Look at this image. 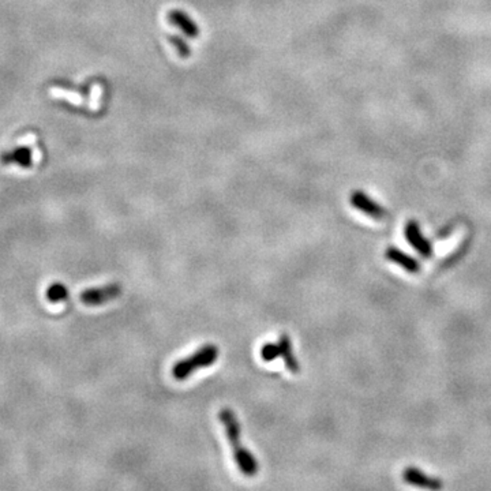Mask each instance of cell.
I'll use <instances>...</instances> for the list:
<instances>
[{
  "label": "cell",
  "instance_id": "6da1fadb",
  "mask_svg": "<svg viewBox=\"0 0 491 491\" xmlns=\"http://www.w3.org/2000/svg\"><path fill=\"white\" fill-rule=\"evenodd\" d=\"M219 418L224 426L225 436L232 446L234 460L246 476H255L258 474V463L251 452H248L242 443V427L235 415V412L230 408H224L220 411Z\"/></svg>",
  "mask_w": 491,
  "mask_h": 491
},
{
  "label": "cell",
  "instance_id": "7a4b0ae2",
  "mask_svg": "<svg viewBox=\"0 0 491 491\" xmlns=\"http://www.w3.org/2000/svg\"><path fill=\"white\" fill-rule=\"evenodd\" d=\"M220 355V349L214 344H206L201 346L196 353L189 358L180 359L172 367V377L178 381H185L192 377L196 370L212 366Z\"/></svg>",
  "mask_w": 491,
  "mask_h": 491
},
{
  "label": "cell",
  "instance_id": "3957f363",
  "mask_svg": "<svg viewBox=\"0 0 491 491\" xmlns=\"http://www.w3.org/2000/svg\"><path fill=\"white\" fill-rule=\"evenodd\" d=\"M349 202L356 210L364 213L366 216H369L377 221L385 220L389 214L388 210L382 205H380L378 202H376L373 198H370L366 193H363L360 190H356L351 194Z\"/></svg>",
  "mask_w": 491,
  "mask_h": 491
},
{
  "label": "cell",
  "instance_id": "277c9868",
  "mask_svg": "<svg viewBox=\"0 0 491 491\" xmlns=\"http://www.w3.org/2000/svg\"><path fill=\"white\" fill-rule=\"evenodd\" d=\"M404 234H405L408 243L412 246L422 257H425V258L433 257V246L430 243V241L422 234V230H420V225L418 221H415V220L408 221L405 225Z\"/></svg>",
  "mask_w": 491,
  "mask_h": 491
},
{
  "label": "cell",
  "instance_id": "5b68a950",
  "mask_svg": "<svg viewBox=\"0 0 491 491\" xmlns=\"http://www.w3.org/2000/svg\"><path fill=\"white\" fill-rule=\"evenodd\" d=\"M120 294H122V287L113 283L100 288H91L84 291L81 294V302L85 303L86 306H100L119 297Z\"/></svg>",
  "mask_w": 491,
  "mask_h": 491
},
{
  "label": "cell",
  "instance_id": "8992f818",
  "mask_svg": "<svg viewBox=\"0 0 491 491\" xmlns=\"http://www.w3.org/2000/svg\"><path fill=\"white\" fill-rule=\"evenodd\" d=\"M402 479L408 485H412V486H416V488H422V489L440 490L442 488L441 479L432 478V476L423 474L422 471H419V468H415V467L405 468L404 472H402Z\"/></svg>",
  "mask_w": 491,
  "mask_h": 491
},
{
  "label": "cell",
  "instance_id": "52a82bcc",
  "mask_svg": "<svg viewBox=\"0 0 491 491\" xmlns=\"http://www.w3.org/2000/svg\"><path fill=\"white\" fill-rule=\"evenodd\" d=\"M385 257L396 265H398L400 268H402L404 270H407L408 273H419L420 272V263L412 258L411 255H408L407 252L401 251L397 247H388Z\"/></svg>",
  "mask_w": 491,
  "mask_h": 491
},
{
  "label": "cell",
  "instance_id": "ba28073f",
  "mask_svg": "<svg viewBox=\"0 0 491 491\" xmlns=\"http://www.w3.org/2000/svg\"><path fill=\"white\" fill-rule=\"evenodd\" d=\"M168 21L192 39H196L199 36L198 25H196L194 21L182 10H171L168 12Z\"/></svg>",
  "mask_w": 491,
  "mask_h": 491
},
{
  "label": "cell",
  "instance_id": "9c48e42d",
  "mask_svg": "<svg viewBox=\"0 0 491 491\" xmlns=\"http://www.w3.org/2000/svg\"><path fill=\"white\" fill-rule=\"evenodd\" d=\"M279 346H280V356L283 358L287 369L293 373V374H297L300 371V366H299V362L295 356L294 351H293V344H291V339L288 335H281L280 339H279Z\"/></svg>",
  "mask_w": 491,
  "mask_h": 491
},
{
  "label": "cell",
  "instance_id": "30bf717a",
  "mask_svg": "<svg viewBox=\"0 0 491 491\" xmlns=\"http://www.w3.org/2000/svg\"><path fill=\"white\" fill-rule=\"evenodd\" d=\"M3 161L6 164H11V163H15L19 167H24V168H28L33 164V150L30 147H22L19 149H17L15 151L12 153H8L3 157Z\"/></svg>",
  "mask_w": 491,
  "mask_h": 491
},
{
  "label": "cell",
  "instance_id": "8fae6325",
  "mask_svg": "<svg viewBox=\"0 0 491 491\" xmlns=\"http://www.w3.org/2000/svg\"><path fill=\"white\" fill-rule=\"evenodd\" d=\"M47 296H48L49 300L50 302H62V300H66L68 297V290L60 284V283H56V284H52L47 291Z\"/></svg>",
  "mask_w": 491,
  "mask_h": 491
},
{
  "label": "cell",
  "instance_id": "7c38bea8",
  "mask_svg": "<svg viewBox=\"0 0 491 491\" xmlns=\"http://www.w3.org/2000/svg\"><path fill=\"white\" fill-rule=\"evenodd\" d=\"M280 356V346H279V343H268L265 344L261 349V358L262 360L265 362H273L275 359H277Z\"/></svg>",
  "mask_w": 491,
  "mask_h": 491
},
{
  "label": "cell",
  "instance_id": "4fadbf2b",
  "mask_svg": "<svg viewBox=\"0 0 491 491\" xmlns=\"http://www.w3.org/2000/svg\"><path fill=\"white\" fill-rule=\"evenodd\" d=\"M169 41H171V44L175 47V49L178 50V53H179V56L180 57H189L190 56V53H192V50H190V47L180 39V37H178V36H169Z\"/></svg>",
  "mask_w": 491,
  "mask_h": 491
}]
</instances>
